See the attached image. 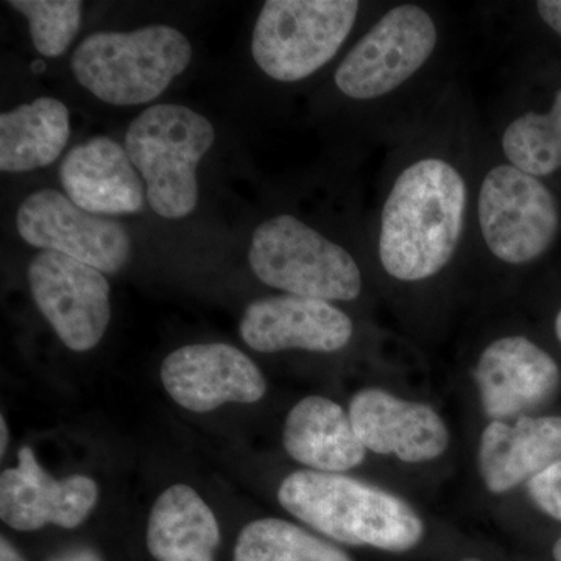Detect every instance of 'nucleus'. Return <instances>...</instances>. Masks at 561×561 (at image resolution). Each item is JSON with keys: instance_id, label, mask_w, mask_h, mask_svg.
Listing matches in <instances>:
<instances>
[{"instance_id": "obj_22", "label": "nucleus", "mask_w": 561, "mask_h": 561, "mask_svg": "<svg viewBox=\"0 0 561 561\" xmlns=\"http://www.w3.org/2000/svg\"><path fill=\"white\" fill-rule=\"evenodd\" d=\"M234 561H353L348 553L308 530L278 518L256 519L243 527Z\"/></svg>"}, {"instance_id": "obj_18", "label": "nucleus", "mask_w": 561, "mask_h": 561, "mask_svg": "<svg viewBox=\"0 0 561 561\" xmlns=\"http://www.w3.org/2000/svg\"><path fill=\"white\" fill-rule=\"evenodd\" d=\"M283 445L298 463L331 474L359 467L367 454L350 413L319 394L305 398L290 409L284 421Z\"/></svg>"}, {"instance_id": "obj_11", "label": "nucleus", "mask_w": 561, "mask_h": 561, "mask_svg": "<svg viewBox=\"0 0 561 561\" xmlns=\"http://www.w3.org/2000/svg\"><path fill=\"white\" fill-rule=\"evenodd\" d=\"M161 382L180 408L216 411L227 402L253 404L267 391L256 364L228 343H198L173 351L161 365Z\"/></svg>"}, {"instance_id": "obj_19", "label": "nucleus", "mask_w": 561, "mask_h": 561, "mask_svg": "<svg viewBox=\"0 0 561 561\" xmlns=\"http://www.w3.org/2000/svg\"><path fill=\"white\" fill-rule=\"evenodd\" d=\"M146 541L157 561H214L220 545L219 522L197 491L175 483L154 501Z\"/></svg>"}, {"instance_id": "obj_3", "label": "nucleus", "mask_w": 561, "mask_h": 561, "mask_svg": "<svg viewBox=\"0 0 561 561\" xmlns=\"http://www.w3.org/2000/svg\"><path fill=\"white\" fill-rule=\"evenodd\" d=\"M445 28L430 7L402 2L373 22L334 72L335 90L367 106H394L431 76Z\"/></svg>"}, {"instance_id": "obj_7", "label": "nucleus", "mask_w": 561, "mask_h": 561, "mask_svg": "<svg viewBox=\"0 0 561 561\" xmlns=\"http://www.w3.org/2000/svg\"><path fill=\"white\" fill-rule=\"evenodd\" d=\"M249 261L262 283L287 295L328 302L354 301L364 287L356 257L290 214L257 225Z\"/></svg>"}, {"instance_id": "obj_15", "label": "nucleus", "mask_w": 561, "mask_h": 561, "mask_svg": "<svg viewBox=\"0 0 561 561\" xmlns=\"http://www.w3.org/2000/svg\"><path fill=\"white\" fill-rule=\"evenodd\" d=\"M350 419L365 448L408 463L438 459L448 449L445 421L431 405L404 401L382 389L357 391Z\"/></svg>"}, {"instance_id": "obj_10", "label": "nucleus", "mask_w": 561, "mask_h": 561, "mask_svg": "<svg viewBox=\"0 0 561 561\" xmlns=\"http://www.w3.org/2000/svg\"><path fill=\"white\" fill-rule=\"evenodd\" d=\"M16 228L28 245L57 251L102 273L121 272L130 261L131 239L124 225L87 213L58 191L28 195L18 209Z\"/></svg>"}, {"instance_id": "obj_20", "label": "nucleus", "mask_w": 561, "mask_h": 561, "mask_svg": "<svg viewBox=\"0 0 561 561\" xmlns=\"http://www.w3.org/2000/svg\"><path fill=\"white\" fill-rule=\"evenodd\" d=\"M70 138L68 106L38 98L0 114V171L28 172L61 157Z\"/></svg>"}, {"instance_id": "obj_25", "label": "nucleus", "mask_w": 561, "mask_h": 561, "mask_svg": "<svg viewBox=\"0 0 561 561\" xmlns=\"http://www.w3.org/2000/svg\"><path fill=\"white\" fill-rule=\"evenodd\" d=\"M538 18L561 38V0H540L535 3Z\"/></svg>"}, {"instance_id": "obj_9", "label": "nucleus", "mask_w": 561, "mask_h": 561, "mask_svg": "<svg viewBox=\"0 0 561 561\" xmlns=\"http://www.w3.org/2000/svg\"><path fill=\"white\" fill-rule=\"evenodd\" d=\"M27 276L33 300L69 350L84 353L101 343L111 320L110 284L101 271L44 250Z\"/></svg>"}, {"instance_id": "obj_2", "label": "nucleus", "mask_w": 561, "mask_h": 561, "mask_svg": "<svg viewBox=\"0 0 561 561\" xmlns=\"http://www.w3.org/2000/svg\"><path fill=\"white\" fill-rule=\"evenodd\" d=\"M284 511L331 540L408 552L423 540L419 513L397 494L343 474L295 471L280 482Z\"/></svg>"}, {"instance_id": "obj_12", "label": "nucleus", "mask_w": 561, "mask_h": 561, "mask_svg": "<svg viewBox=\"0 0 561 561\" xmlns=\"http://www.w3.org/2000/svg\"><path fill=\"white\" fill-rule=\"evenodd\" d=\"M483 412L493 421L526 415L549 404L560 389L559 365L524 335H505L482 351L474 368Z\"/></svg>"}, {"instance_id": "obj_6", "label": "nucleus", "mask_w": 561, "mask_h": 561, "mask_svg": "<svg viewBox=\"0 0 561 561\" xmlns=\"http://www.w3.org/2000/svg\"><path fill=\"white\" fill-rule=\"evenodd\" d=\"M561 227L559 203L545 181L494 158L479 169L474 228L500 264L524 267L545 256Z\"/></svg>"}, {"instance_id": "obj_30", "label": "nucleus", "mask_w": 561, "mask_h": 561, "mask_svg": "<svg viewBox=\"0 0 561 561\" xmlns=\"http://www.w3.org/2000/svg\"><path fill=\"white\" fill-rule=\"evenodd\" d=\"M556 334H557V339H559L560 343H561V309H560V312L557 313V319H556Z\"/></svg>"}, {"instance_id": "obj_8", "label": "nucleus", "mask_w": 561, "mask_h": 561, "mask_svg": "<svg viewBox=\"0 0 561 561\" xmlns=\"http://www.w3.org/2000/svg\"><path fill=\"white\" fill-rule=\"evenodd\" d=\"M360 10L356 0H268L253 28L254 61L280 83L309 79L337 57Z\"/></svg>"}, {"instance_id": "obj_23", "label": "nucleus", "mask_w": 561, "mask_h": 561, "mask_svg": "<svg viewBox=\"0 0 561 561\" xmlns=\"http://www.w3.org/2000/svg\"><path fill=\"white\" fill-rule=\"evenodd\" d=\"M28 21L33 46L43 57H61L79 35L83 3L79 0H10Z\"/></svg>"}, {"instance_id": "obj_14", "label": "nucleus", "mask_w": 561, "mask_h": 561, "mask_svg": "<svg viewBox=\"0 0 561 561\" xmlns=\"http://www.w3.org/2000/svg\"><path fill=\"white\" fill-rule=\"evenodd\" d=\"M239 331L242 341L257 353H335L353 339L354 323L348 313L332 302L279 295L251 302Z\"/></svg>"}, {"instance_id": "obj_21", "label": "nucleus", "mask_w": 561, "mask_h": 561, "mask_svg": "<svg viewBox=\"0 0 561 561\" xmlns=\"http://www.w3.org/2000/svg\"><path fill=\"white\" fill-rule=\"evenodd\" d=\"M505 161L537 179L561 171V88L546 111L526 110L508 117L497 136Z\"/></svg>"}, {"instance_id": "obj_27", "label": "nucleus", "mask_w": 561, "mask_h": 561, "mask_svg": "<svg viewBox=\"0 0 561 561\" xmlns=\"http://www.w3.org/2000/svg\"><path fill=\"white\" fill-rule=\"evenodd\" d=\"M0 561H25L22 553L5 537L0 538Z\"/></svg>"}, {"instance_id": "obj_13", "label": "nucleus", "mask_w": 561, "mask_h": 561, "mask_svg": "<svg viewBox=\"0 0 561 561\" xmlns=\"http://www.w3.org/2000/svg\"><path fill=\"white\" fill-rule=\"evenodd\" d=\"M18 463L0 476V518L11 529L33 531L47 524L76 529L94 511L99 486L88 476L51 478L31 446L20 449Z\"/></svg>"}, {"instance_id": "obj_17", "label": "nucleus", "mask_w": 561, "mask_h": 561, "mask_svg": "<svg viewBox=\"0 0 561 561\" xmlns=\"http://www.w3.org/2000/svg\"><path fill=\"white\" fill-rule=\"evenodd\" d=\"M561 460V416H522L515 424L491 421L479 445L486 489L507 493Z\"/></svg>"}, {"instance_id": "obj_24", "label": "nucleus", "mask_w": 561, "mask_h": 561, "mask_svg": "<svg viewBox=\"0 0 561 561\" xmlns=\"http://www.w3.org/2000/svg\"><path fill=\"white\" fill-rule=\"evenodd\" d=\"M527 491L541 512L561 522V460L534 476Z\"/></svg>"}, {"instance_id": "obj_29", "label": "nucleus", "mask_w": 561, "mask_h": 561, "mask_svg": "<svg viewBox=\"0 0 561 561\" xmlns=\"http://www.w3.org/2000/svg\"><path fill=\"white\" fill-rule=\"evenodd\" d=\"M553 559L561 561V538L556 542V546H553Z\"/></svg>"}, {"instance_id": "obj_5", "label": "nucleus", "mask_w": 561, "mask_h": 561, "mask_svg": "<svg viewBox=\"0 0 561 561\" xmlns=\"http://www.w3.org/2000/svg\"><path fill=\"white\" fill-rule=\"evenodd\" d=\"M216 140L213 124L173 103L150 106L125 135V150L146 181L150 208L164 219H183L197 208V168Z\"/></svg>"}, {"instance_id": "obj_4", "label": "nucleus", "mask_w": 561, "mask_h": 561, "mask_svg": "<svg viewBox=\"0 0 561 561\" xmlns=\"http://www.w3.org/2000/svg\"><path fill=\"white\" fill-rule=\"evenodd\" d=\"M191 61L186 35L158 24L133 32L92 33L73 51L72 72L99 101L136 106L160 98Z\"/></svg>"}, {"instance_id": "obj_1", "label": "nucleus", "mask_w": 561, "mask_h": 561, "mask_svg": "<svg viewBox=\"0 0 561 561\" xmlns=\"http://www.w3.org/2000/svg\"><path fill=\"white\" fill-rule=\"evenodd\" d=\"M443 106L409 136L387 175L376 225L379 265L398 283H426L456 261L474 230L478 164Z\"/></svg>"}, {"instance_id": "obj_16", "label": "nucleus", "mask_w": 561, "mask_h": 561, "mask_svg": "<svg viewBox=\"0 0 561 561\" xmlns=\"http://www.w3.org/2000/svg\"><path fill=\"white\" fill-rule=\"evenodd\" d=\"M125 147L98 136L66 154L60 180L70 202L95 216H124L144 208V184Z\"/></svg>"}, {"instance_id": "obj_26", "label": "nucleus", "mask_w": 561, "mask_h": 561, "mask_svg": "<svg viewBox=\"0 0 561 561\" xmlns=\"http://www.w3.org/2000/svg\"><path fill=\"white\" fill-rule=\"evenodd\" d=\"M47 561H103L94 549L91 548H70L50 557Z\"/></svg>"}, {"instance_id": "obj_28", "label": "nucleus", "mask_w": 561, "mask_h": 561, "mask_svg": "<svg viewBox=\"0 0 561 561\" xmlns=\"http://www.w3.org/2000/svg\"><path fill=\"white\" fill-rule=\"evenodd\" d=\"M0 437H2V442H0V454H5L7 446H9V427H7L5 416H0Z\"/></svg>"}, {"instance_id": "obj_31", "label": "nucleus", "mask_w": 561, "mask_h": 561, "mask_svg": "<svg viewBox=\"0 0 561 561\" xmlns=\"http://www.w3.org/2000/svg\"><path fill=\"white\" fill-rule=\"evenodd\" d=\"M463 561H481V560H476V559H467V560H463Z\"/></svg>"}]
</instances>
